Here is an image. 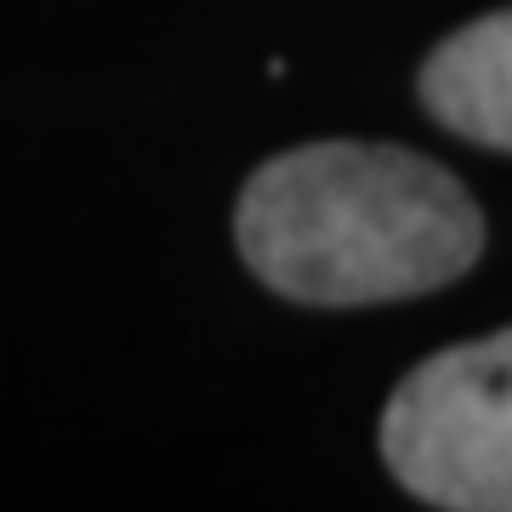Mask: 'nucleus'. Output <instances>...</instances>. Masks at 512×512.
<instances>
[{
	"mask_svg": "<svg viewBox=\"0 0 512 512\" xmlns=\"http://www.w3.org/2000/svg\"><path fill=\"white\" fill-rule=\"evenodd\" d=\"M234 239L268 291L308 308H370L467 274L484 251V211L427 154L308 143L245 183Z\"/></svg>",
	"mask_w": 512,
	"mask_h": 512,
	"instance_id": "f257e3e1",
	"label": "nucleus"
},
{
	"mask_svg": "<svg viewBox=\"0 0 512 512\" xmlns=\"http://www.w3.org/2000/svg\"><path fill=\"white\" fill-rule=\"evenodd\" d=\"M382 456L439 512H512V330L421 359L387 399Z\"/></svg>",
	"mask_w": 512,
	"mask_h": 512,
	"instance_id": "f03ea898",
	"label": "nucleus"
},
{
	"mask_svg": "<svg viewBox=\"0 0 512 512\" xmlns=\"http://www.w3.org/2000/svg\"><path fill=\"white\" fill-rule=\"evenodd\" d=\"M421 103L456 137L512 154V6L433 46L421 63Z\"/></svg>",
	"mask_w": 512,
	"mask_h": 512,
	"instance_id": "7ed1b4c3",
	"label": "nucleus"
}]
</instances>
